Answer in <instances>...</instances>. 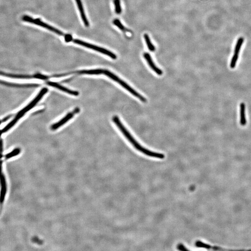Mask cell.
Returning a JSON list of instances; mask_svg holds the SVG:
<instances>
[{
    "label": "cell",
    "instance_id": "3",
    "mask_svg": "<svg viewBox=\"0 0 251 251\" xmlns=\"http://www.w3.org/2000/svg\"><path fill=\"white\" fill-rule=\"evenodd\" d=\"M104 75H105L106 76H107L108 77L111 79L112 80H113L114 81L117 82L122 87H123L125 89L127 90L129 92L132 94L133 96H135L136 97L140 100L141 101H142L143 103H146V100L145 98L141 95L140 94L136 91L135 89L132 88L130 86H129V85L127 84V83L123 81L122 79H120V78L118 77V76L114 75V74L109 71V70H104Z\"/></svg>",
    "mask_w": 251,
    "mask_h": 251
},
{
    "label": "cell",
    "instance_id": "14",
    "mask_svg": "<svg viewBox=\"0 0 251 251\" xmlns=\"http://www.w3.org/2000/svg\"><path fill=\"white\" fill-rule=\"evenodd\" d=\"M113 23L114 25H116V26L119 29H120V30H122V31H124V30H126V28H125V27L122 25V23L120 22V21L119 20V19H114L113 21Z\"/></svg>",
    "mask_w": 251,
    "mask_h": 251
},
{
    "label": "cell",
    "instance_id": "12",
    "mask_svg": "<svg viewBox=\"0 0 251 251\" xmlns=\"http://www.w3.org/2000/svg\"><path fill=\"white\" fill-rule=\"evenodd\" d=\"M20 149L19 148L15 149L13 151L10 153L9 154H7L5 156V158L8 159L10 158L11 157L16 156L20 153Z\"/></svg>",
    "mask_w": 251,
    "mask_h": 251
},
{
    "label": "cell",
    "instance_id": "10",
    "mask_svg": "<svg viewBox=\"0 0 251 251\" xmlns=\"http://www.w3.org/2000/svg\"><path fill=\"white\" fill-rule=\"evenodd\" d=\"M195 246H197V247H199V248H205L207 249L213 248L214 249H215V250H217V249H220V248H216V247L213 248V247L211 246L203 243V242L200 241H197L196 242V243H195Z\"/></svg>",
    "mask_w": 251,
    "mask_h": 251
},
{
    "label": "cell",
    "instance_id": "1",
    "mask_svg": "<svg viewBox=\"0 0 251 251\" xmlns=\"http://www.w3.org/2000/svg\"><path fill=\"white\" fill-rule=\"evenodd\" d=\"M113 121L123 135H124V136L127 139V140L130 142V143L133 146V147L136 149H137L139 151L149 157H154V158L161 159L164 158V155L159 153L151 151L140 145V144L135 140V138L133 137L131 133L129 132V131L124 127L123 124L121 122L120 119H119L117 116H114L113 117Z\"/></svg>",
    "mask_w": 251,
    "mask_h": 251
},
{
    "label": "cell",
    "instance_id": "5",
    "mask_svg": "<svg viewBox=\"0 0 251 251\" xmlns=\"http://www.w3.org/2000/svg\"><path fill=\"white\" fill-rule=\"evenodd\" d=\"M46 84L51 86V87H54L55 88H57L59 89L60 90L62 91L63 92H65V93H68V94L70 95H74V96H78L79 94V93L76 91L72 90L68 88H66L65 87L62 86L61 85L59 84L56 82H52V81H48L46 82Z\"/></svg>",
    "mask_w": 251,
    "mask_h": 251
},
{
    "label": "cell",
    "instance_id": "15",
    "mask_svg": "<svg viewBox=\"0 0 251 251\" xmlns=\"http://www.w3.org/2000/svg\"><path fill=\"white\" fill-rule=\"evenodd\" d=\"M62 36L64 37L65 41L66 42H73L74 41V39H73L71 35L65 34L64 33H63Z\"/></svg>",
    "mask_w": 251,
    "mask_h": 251
},
{
    "label": "cell",
    "instance_id": "6",
    "mask_svg": "<svg viewBox=\"0 0 251 251\" xmlns=\"http://www.w3.org/2000/svg\"><path fill=\"white\" fill-rule=\"evenodd\" d=\"M143 56L144 58L146 60V62H148V64L149 66V67L151 68L153 70H154V71L159 75H161L163 74L162 70L161 69H159V68L155 65L154 62L153 61L152 59L151 56L150 55V54L148 53H145L143 54Z\"/></svg>",
    "mask_w": 251,
    "mask_h": 251
},
{
    "label": "cell",
    "instance_id": "13",
    "mask_svg": "<svg viewBox=\"0 0 251 251\" xmlns=\"http://www.w3.org/2000/svg\"><path fill=\"white\" fill-rule=\"evenodd\" d=\"M238 58H239V54H234L231 61L230 65L231 68H234L235 67L237 61H238Z\"/></svg>",
    "mask_w": 251,
    "mask_h": 251
},
{
    "label": "cell",
    "instance_id": "8",
    "mask_svg": "<svg viewBox=\"0 0 251 251\" xmlns=\"http://www.w3.org/2000/svg\"><path fill=\"white\" fill-rule=\"evenodd\" d=\"M144 39L145 40L146 42V45L148 46V49H149L150 51H155V47L154 46V45L152 43L150 37L148 35L146 34H144Z\"/></svg>",
    "mask_w": 251,
    "mask_h": 251
},
{
    "label": "cell",
    "instance_id": "7",
    "mask_svg": "<svg viewBox=\"0 0 251 251\" xmlns=\"http://www.w3.org/2000/svg\"><path fill=\"white\" fill-rule=\"evenodd\" d=\"M240 125L244 126L246 124V120L245 114V105L244 103L240 104Z\"/></svg>",
    "mask_w": 251,
    "mask_h": 251
},
{
    "label": "cell",
    "instance_id": "9",
    "mask_svg": "<svg viewBox=\"0 0 251 251\" xmlns=\"http://www.w3.org/2000/svg\"><path fill=\"white\" fill-rule=\"evenodd\" d=\"M244 42V38L243 37H240L239 38L237 42V43L236 44L235 48V54H239L240 49L241 47V46L243 44Z\"/></svg>",
    "mask_w": 251,
    "mask_h": 251
},
{
    "label": "cell",
    "instance_id": "4",
    "mask_svg": "<svg viewBox=\"0 0 251 251\" xmlns=\"http://www.w3.org/2000/svg\"><path fill=\"white\" fill-rule=\"evenodd\" d=\"M79 111H80V109L79 108H76L73 112H70V113H69L68 114H67L64 117V118H63L61 120H60L59 122L56 123H55L54 125H53L51 127V129L53 130H55L58 129L59 127L62 126V125H64L65 123L67 122H68L70 119L73 118V117L75 116V114H77L78 112H79Z\"/></svg>",
    "mask_w": 251,
    "mask_h": 251
},
{
    "label": "cell",
    "instance_id": "2",
    "mask_svg": "<svg viewBox=\"0 0 251 251\" xmlns=\"http://www.w3.org/2000/svg\"><path fill=\"white\" fill-rule=\"evenodd\" d=\"M48 88H42L40 91L39 93L38 94V95L36 97L35 99H34L32 101H31L29 104L26 107L23 108V109L21 110L20 111H19L16 114V117H14V119L2 129L1 130L2 133L7 132L10 129H11V127H13L16 123L17 122H18V120H19L23 116H24L26 113L29 111L33 107H35V105L36 104L38 103V102L42 99V98L43 97V96L48 92Z\"/></svg>",
    "mask_w": 251,
    "mask_h": 251
},
{
    "label": "cell",
    "instance_id": "16",
    "mask_svg": "<svg viewBox=\"0 0 251 251\" xmlns=\"http://www.w3.org/2000/svg\"><path fill=\"white\" fill-rule=\"evenodd\" d=\"M177 249L180 251H187V249L182 244H179L177 246Z\"/></svg>",
    "mask_w": 251,
    "mask_h": 251
},
{
    "label": "cell",
    "instance_id": "17",
    "mask_svg": "<svg viewBox=\"0 0 251 251\" xmlns=\"http://www.w3.org/2000/svg\"><path fill=\"white\" fill-rule=\"evenodd\" d=\"M10 117H8V118H6V119H7V120H8V119L10 118ZM6 120H5V119H4V120H2V122H6Z\"/></svg>",
    "mask_w": 251,
    "mask_h": 251
},
{
    "label": "cell",
    "instance_id": "11",
    "mask_svg": "<svg viewBox=\"0 0 251 251\" xmlns=\"http://www.w3.org/2000/svg\"><path fill=\"white\" fill-rule=\"evenodd\" d=\"M115 11L117 14H120L122 13V8L120 5V0H114Z\"/></svg>",
    "mask_w": 251,
    "mask_h": 251
}]
</instances>
